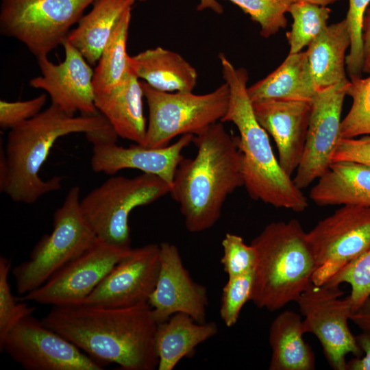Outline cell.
Wrapping results in <instances>:
<instances>
[{
    "instance_id": "obj_18",
    "label": "cell",
    "mask_w": 370,
    "mask_h": 370,
    "mask_svg": "<svg viewBox=\"0 0 370 370\" xmlns=\"http://www.w3.org/2000/svg\"><path fill=\"white\" fill-rule=\"evenodd\" d=\"M193 134L182 135L171 145L148 148L138 144L125 147L116 141L95 139L92 144L90 166L96 173L114 175L118 171L132 169L156 175L172 186L177 168L184 159L182 151L193 143Z\"/></svg>"
},
{
    "instance_id": "obj_43",
    "label": "cell",
    "mask_w": 370,
    "mask_h": 370,
    "mask_svg": "<svg viewBox=\"0 0 370 370\" xmlns=\"http://www.w3.org/2000/svg\"><path fill=\"white\" fill-rule=\"evenodd\" d=\"M293 3L304 2V3H308L317 5L319 6H327L328 5L332 4L338 0H293Z\"/></svg>"
},
{
    "instance_id": "obj_35",
    "label": "cell",
    "mask_w": 370,
    "mask_h": 370,
    "mask_svg": "<svg viewBox=\"0 0 370 370\" xmlns=\"http://www.w3.org/2000/svg\"><path fill=\"white\" fill-rule=\"evenodd\" d=\"M370 0H349L345 17L350 34L349 52L346 56V66L349 77L362 76L363 65L362 27L365 12Z\"/></svg>"
},
{
    "instance_id": "obj_41",
    "label": "cell",
    "mask_w": 370,
    "mask_h": 370,
    "mask_svg": "<svg viewBox=\"0 0 370 370\" xmlns=\"http://www.w3.org/2000/svg\"><path fill=\"white\" fill-rule=\"evenodd\" d=\"M349 319L361 330L370 331V297L357 310L352 311Z\"/></svg>"
},
{
    "instance_id": "obj_10",
    "label": "cell",
    "mask_w": 370,
    "mask_h": 370,
    "mask_svg": "<svg viewBox=\"0 0 370 370\" xmlns=\"http://www.w3.org/2000/svg\"><path fill=\"white\" fill-rule=\"evenodd\" d=\"M306 238L316 263L312 283L323 284L370 250V208L343 206L319 221Z\"/></svg>"
},
{
    "instance_id": "obj_5",
    "label": "cell",
    "mask_w": 370,
    "mask_h": 370,
    "mask_svg": "<svg viewBox=\"0 0 370 370\" xmlns=\"http://www.w3.org/2000/svg\"><path fill=\"white\" fill-rule=\"evenodd\" d=\"M256 253L251 301L275 311L297 301L312 282L314 256L300 222L273 221L251 242Z\"/></svg>"
},
{
    "instance_id": "obj_38",
    "label": "cell",
    "mask_w": 370,
    "mask_h": 370,
    "mask_svg": "<svg viewBox=\"0 0 370 370\" xmlns=\"http://www.w3.org/2000/svg\"><path fill=\"white\" fill-rule=\"evenodd\" d=\"M352 161L370 166V134L360 138H342L332 162Z\"/></svg>"
},
{
    "instance_id": "obj_27",
    "label": "cell",
    "mask_w": 370,
    "mask_h": 370,
    "mask_svg": "<svg viewBox=\"0 0 370 370\" xmlns=\"http://www.w3.org/2000/svg\"><path fill=\"white\" fill-rule=\"evenodd\" d=\"M300 316L291 310L278 314L269 328L270 370H312L314 355L303 338Z\"/></svg>"
},
{
    "instance_id": "obj_9",
    "label": "cell",
    "mask_w": 370,
    "mask_h": 370,
    "mask_svg": "<svg viewBox=\"0 0 370 370\" xmlns=\"http://www.w3.org/2000/svg\"><path fill=\"white\" fill-rule=\"evenodd\" d=\"M96 0H1L0 32L26 46L37 58L66 39Z\"/></svg>"
},
{
    "instance_id": "obj_30",
    "label": "cell",
    "mask_w": 370,
    "mask_h": 370,
    "mask_svg": "<svg viewBox=\"0 0 370 370\" xmlns=\"http://www.w3.org/2000/svg\"><path fill=\"white\" fill-rule=\"evenodd\" d=\"M347 95L352 98V105L341 121V137L370 134V75L351 76Z\"/></svg>"
},
{
    "instance_id": "obj_4",
    "label": "cell",
    "mask_w": 370,
    "mask_h": 370,
    "mask_svg": "<svg viewBox=\"0 0 370 370\" xmlns=\"http://www.w3.org/2000/svg\"><path fill=\"white\" fill-rule=\"evenodd\" d=\"M219 58L230 89L227 110L221 121L232 122L238 130L244 186L249 197L275 208L304 211L308 206L306 197L281 167L268 133L255 116L247 91V70L235 68L222 53Z\"/></svg>"
},
{
    "instance_id": "obj_13",
    "label": "cell",
    "mask_w": 370,
    "mask_h": 370,
    "mask_svg": "<svg viewBox=\"0 0 370 370\" xmlns=\"http://www.w3.org/2000/svg\"><path fill=\"white\" fill-rule=\"evenodd\" d=\"M132 249L99 238L47 282L17 297L23 301L63 306L83 303L113 267Z\"/></svg>"
},
{
    "instance_id": "obj_39",
    "label": "cell",
    "mask_w": 370,
    "mask_h": 370,
    "mask_svg": "<svg viewBox=\"0 0 370 370\" xmlns=\"http://www.w3.org/2000/svg\"><path fill=\"white\" fill-rule=\"evenodd\" d=\"M356 340L365 356L362 358L357 357L348 362L347 369L370 370V331L362 330L361 334L356 336Z\"/></svg>"
},
{
    "instance_id": "obj_40",
    "label": "cell",
    "mask_w": 370,
    "mask_h": 370,
    "mask_svg": "<svg viewBox=\"0 0 370 370\" xmlns=\"http://www.w3.org/2000/svg\"><path fill=\"white\" fill-rule=\"evenodd\" d=\"M363 65L362 73H370V7L367 8L363 21Z\"/></svg>"
},
{
    "instance_id": "obj_32",
    "label": "cell",
    "mask_w": 370,
    "mask_h": 370,
    "mask_svg": "<svg viewBox=\"0 0 370 370\" xmlns=\"http://www.w3.org/2000/svg\"><path fill=\"white\" fill-rule=\"evenodd\" d=\"M326 282L350 284L348 297L352 310H357L370 297V250L344 266Z\"/></svg>"
},
{
    "instance_id": "obj_14",
    "label": "cell",
    "mask_w": 370,
    "mask_h": 370,
    "mask_svg": "<svg viewBox=\"0 0 370 370\" xmlns=\"http://www.w3.org/2000/svg\"><path fill=\"white\" fill-rule=\"evenodd\" d=\"M349 80L319 90L312 101L303 155L293 181L303 189L321 177L332 163L342 138L341 113Z\"/></svg>"
},
{
    "instance_id": "obj_31",
    "label": "cell",
    "mask_w": 370,
    "mask_h": 370,
    "mask_svg": "<svg viewBox=\"0 0 370 370\" xmlns=\"http://www.w3.org/2000/svg\"><path fill=\"white\" fill-rule=\"evenodd\" d=\"M238 5L260 26V35L269 38L287 25L285 14L293 0H227Z\"/></svg>"
},
{
    "instance_id": "obj_16",
    "label": "cell",
    "mask_w": 370,
    "mask_h": 370,
    "mask_svg": "<svg viewBox=\"0 0 370 370\" xmlns=\"http://www.w3.org/2000/svg\"><path fill=\"white\" fill-rule=\"evenodd\" d=\"M160 264V244L132 248L83 303L116 308L148 303Z\"/></svg>"
},
{
    "instance_id": "obj_42",
    "label": "cell",
    "mask_w": 370,
    "mask_h": 370,
    "mask_svg": "<svg viewBox=\"0 0 370 370\" xmlns=\"http://www.w3.org/2000/svg\"><path fill=\"white\" fill-rule=\"evenodd\" d=\"M145 1V0H140ZM199 3L197 5L198 10L205 9H210L217 14H221L223 12L222 5L218 3L217 0H199Z\"/></svg>"
},
{
    "instance_id": "obj_20",
    "label": "cell",
    "mask_w": 370,
    "mask_h": 370,
    "mask_svg": "<svg viewBox=\"0 0 370 370\" xmlns=\"http://www.w3.org/2000/svg\"><path fill=\"white\" fill-rule=\"evenodd\" d=\"M143 97L141 82L130 69L110 90L95 93V105L118 136L143 145L147 131Z\"/></svg>"
},
{
    "instance_id": "obj_24",
    "label": "cell",
    "mask_w": 370,
    "mask_h": 370,
    "mask_svg": "<svg viewBox=\"0 0 370 370\" xmlns=\"http://www.w3.org/2000/svg\"><path fill=\"white\" fill-rule=\"evenodd\" d=\"M350 42L347 23L344 18L328 25L308 46V65L318 91L348 79L345 53Z\"/></svg>"
},
{
    "instance_id": "obj_17",
    "label": "cell",
    "mask_w": 370,
    "mask_h": 370,
    "mask_svg": "<svg viewBox=\"0 0 370 370\" xmlns=\"http://www.w3.org/2000/svg\"><path fill=\"white\" fill-rule=\"evenodd\" d=\"M64 61L56 64L47 56L37 58L42 75L29 81L31 87L47 92L51 103L66 114L92 116L99 114L95 105L94 71L83 55L66 39Z\"/></svg>"
},
{
    "instance_id": "obj_26",
    "label": "cell",
    "mask_w": 370,
    "mask_h": 370,
    "mask_svg": "<svg viewBox=\"0 0 370 370\" xmlns=\"http://www.w3.org/2000/svg\"><path fill=\"white\" fill-rule=\"evenodd\" d=\"M136 0H96L66 39L94 65L112 35L124 12Z\"/></svg>"
},
{
    "instance_id": "obj_36",
    "label": "cell",
    "mask_w": 370,
    "mask_h": 370,
    "mask_svg": "<svg viewBox=\"0 0 370 370\" xmlns=\"http://www.w3.org/2000/svg\"><path fill=\"white\" fill-rule=\"evenodd\" d=\"M223 255L221 258L227 278L238 276L254 270L256 253L254 247L247 245L237 234L227 233L221 241Z\"/></svg>"
},
{
    "instance_id": "obj_28",
    "label": "cell",
    "mask_w": 370,
    "mask_h": 370,
    "mask_svg": "<svg viewBox=\"0 0 370 370\" xmlns=\"http://www.w3.org/2000/svg\"><path fill=\"white\" fill-rule=\"evenodd\" d=\"M132 8L123 14L103 48L93 75L95 93L107 92L116 86L130 70L127 40Z\"/></svg>"
},
{
    "instance_id": "obj_7",
    "label": "cell",
    "mask_w": 370,
    "mask_h": 370,
    "mask_svg": "<svg viewBox=\"0 0 370 370\" xmlns=\"http://www.w3.org/2000/svg\"><path fill=\"white\" fill-rule=\"evenodd\" d=\"M170 192L169 184L153 174L112 177L83 197L81 207L97 238L112 245L131 247V212Z\"/></svg>"
},
{
    "instance_id": "obj_11",
    "label": "cell",
    "mask_w": 370,
    "mask_h": 370,
    "mask_svg": "<svg viewBox=\"0 0 370 370\" xmlns=\"http://www.w3.org/2000/svg\"><path fill=\"white\" fill-rule=\"evenodd\" d=\"M343 294L339 285L312 282L296 301L304 317V333L317 336L328 363L336 370H347V354L361 355L356 336L348 327L352 310L348 296L341 298Z\"/></svg>"
},
{
    "instance_id": "obj_15",
    "label": "cell",
    "mask_w": 370,
    "mask_h": 370,
    "mask_svg": "<svg viewBox=\"0 0 370 370\" xmlns=\"http://www.w3.org/2000/svg\"><path fill=\"white\" fill-rule=\"evenodd\" d=\"M160 269L148 304L157 323L182 312L199 323L206 321L209 304L206 288L191 278L177 247L169 242L160 244Z\"/></svg>"
},
{
    "instance_id": "obj_19",
    "label": "cell",
    "mask_w": 370,
    "mask_h": 370,
    "mask_svg": "<svg viewBox=\"0 0 370 370\" xmlns=\"http://www.w3.org/2000/svg\"><path fill=\"white\" fill-rule=\"evenodd\" d=\"M252 103L258 123L274 139L281 167L291 176L303 155L312 101L265 100Z\"/></svg>"
},
{
    "instance_id": "obj_22",
    "label": "cell",
    "mask_w": 370,
    "mask_h": 370,
    "mask_svg": "<svg viewBox=\"0 0 370 370\" xmlns=\"http://www.w3.org/2000/svg\"><path fill=\"white\" fill-rule=\"evenodd\" d=\"M130 69L139 79L162 92H193L197 72L179 53L157 47L129 57Z\"/></svg>"
},
{
    "instance_id": "obj_34",
    "label": "cell",
    "mask_w": 370,
    "mask_h": 370,
    "mask_svg": "<svg viewBox=\"0 0 370 370\" xmlns=\"http://www.w3.org/2000/svg\"><path fill=\"white\" fill-rule=\"evenodd\" d=\"M254 283V270L227 278L222 290L219 314L224 324L234 326L244 305L251 301Z\"/></svg>"
},
{
    "instance_id": "obj_23",
    "label": "cell",
    "mask_w": 370,
    "mask_h": 370,
    "mask_svg": "<svg viewBox=\"0 0 370 370\" xmlns=\"http://www.w3.org/2000/svg\"><path fill=\"white\" fill-rule=\"evenodd\" d=\"M219 331L214 321L199 323L187 314L178 312L158 323L155 347L158 357V370H173L202 343Z\"/></svg>"
},
{
    "instance_id": "obj_37",
    "label": "cell",
    "mask_w": 370,
    "mask_h": 370,
    "mask_svg": "<svg viewBox=\"0 0 370 370\" xmlns=\"http://www.w3.org/2000/svg\"><path fill=\"white\" fill-rule=\"evenodd\" d=\"M46 101L45 93L26 101L1 100L0 127L3 130H11L33 118L41 112Z\"/></svg>"
},
{
    "instance_id": "obj_2",
    "label": "cell",
    "mask_w": 370,
    "mask_h": 370,
    "mask_svg": "<svg viewBox=\"0 0 370 370\" xmlns=\"http://www.w3.org/2000/svg\"><path fill=\"white\" fill-rule=\"evenodd\" d=\"M84 133L87 139L116 133L100 113L71 116L51 104L36 116L10 130L0 152V190L14 202L32 204L59 190L63 177L44 180L39 171L60 137Z\"/></svg>"
},
{
    "instance_id": "obj_6",
    "label": "cell",
    "mask_w": 370,
    "mask_h": 370,
    "mask_svg": "<svg viewBox=\"0 0 370 370\" xmlns=\"http://www.w3.org/2000/svg\"><path fill=\"white\" fill-rule=\"evenodd\" d=\"M79 195L78 186L71 188L54 212L52 232L41 237L27 260L12 269L19 296L42 285L97 239L83 214Z\"/></svg>"
},
{
    "instance_id": "obj_3",
    "label": "cell",
    "mask_w": 370,
    "mask_h": 370,
    "mask_svg": "<svg viewBox=\"0 0 370 370\" xmlns=\"http://www.w3.org/2000/svg\"><path fill=\"white\" fill-rule=\"evenodd\" d=\"M193 158L179 164L171 188L190 232L211 228L219 219L227 197L244 186L238 137L229 134L221 121L194 135Z\"/></svg>"
},
{
    "instance_id": "obj_12",
    "label": "cell",
    "mask_w": 370,
    "mask_h": 370,
    "mask_svg": "<svg viewBox=\"0 0 370 370\" xmlns=\"http://www.w3.org/2000/svg\"><path fill=\"white\" fill-rule=\"evenodd\" d=\"M0 350L27 370H101L103 365L29 314L0 341Z\"/></svg>"
},
{
    "instance_id": "obj_29",
    "label": "cell",
    "mask_w": 370,
    "mask_h": 370,
    "mask_svg": "<svg viewBox=\"0 0 370 370\" xmlns=\"http://www.w3.org/2000/svg\"><path fill=\"white\" fill-rule=\"evenodd\" d=\"M293 17L291 31L286 33L289 53H296L308 47L328 25L331 10L304 2L293 3L289 10Z\"/></svg>"
},
{
    "instance_id": "obj_8",
    "label": "cell",
    "mask_w": 370,
    "mask_h": 370,
    "mask_svg": "<svg viewBox=\"0 0 370 370\" xmlns=\"http://www.w3.org/2000/svg\"><path fill=\"white\" fill-rule=\"evenodd\" d=\"M149 109V119L143 146L166 147L180 135H196L221 121L230 100L225 82L212 92L196 95L193 92H166L140 81Z\"/></svg>"
},
{
    "instance_id": "obj_21",
    "label": "cell",
    "mask_w": 370,
    "mask_h": 370,
    "mask_svg": "<svg viewBox=\"0 0 370 370\" xmlns=\"http://www.w3.org/2000/svg\"><path fill=\"white\" fill-rule=\"evenodd\" d=\"M317 180L309 194L315 204L370 208V166L352 161L332 162Z\"/></svg>"
},
{
    "instance_id": "obj_25",
    "label": "cell",
    "mask_w": 370,
    "mask_h": 370,
    "mask_svg": "<svg viewBox=\"0 0 370 370\" xmlns=\"http://www.w3.org/2000/svg\"><path fill=\"white\" fill-rule=\"evenodd\" d=\"M252 103L265 100L312 101L318 92L310 73L306 51L288 53L264 79L247 88Z\"/></svg>"
},
{
    "instance_id": "obj_1",
    "label": "cell",
    "mask_w": 370,
    "mask_h": 370,
    "mask_svg": "<svg viewBox=\"0 0 370 370\" xmlns=\"http://www.w3.org/2000/svg\"><path fill=\"white\" fill-rule=\"evenodd\" d=\"M41 321L98 362L115 363L125 370L158 368V323L148 303L123 308L54 306Z\"/></svg>"
},
{
    "instance_id": "obj_33",
    "label": "cell",
    "mask_w": 370,
    "mask_h": 370,
    "mask_svg": "<svg viewBox=\"0 0 370 370\" xmlns=\"http://www.w3.org/2000/svg\"><path fill=\"white\" fill-rule=\"evenodd\" d=\"M11 266L10 260L0 257V341L19 321L35 310L12 295L9 282Z\"/></svg>"
}]
</instances>
